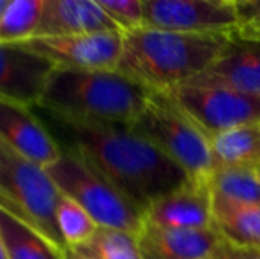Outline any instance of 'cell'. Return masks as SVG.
<instances>
[{
    "label": "cell",
    "mask_w": 260,
    "mask_h": 259,
    "mask_svg": "<svg viewBox=\"0 0 260 259\" xmlns=\"http://www.w3.org/2000/svg\"><path fill=\"white\" fill-rule=\"evenodd\" d=\"M161 94L207 138L241 126L260 125V94L202 85H177Z\"/></svg>",
    "instance_id": "obj_7"
},
{
    "label": "cell",
    "mask_w": 260,
    "mask_h": 259,
    "mask_svg": "<svg viewBox=\"0 0 260 259\" xmlns=\"http://www.w3.org/2000/svg\"><path fill=\"white\" fill-rule=\"evenodd\" d=\"M214 229L223 240L260 250V204L239 203L212 194Z\"/></svg>",
    "instance_id": "obj_16"
},
{
    "label": "cell",
    "mask_w": 260,
    "mask_h": 259,
    "mask_svg": "<svg viewBox=\"0 0 260 259\" xmlns=\"http://www.w3.org/2000/svg\"><path fill=\"white\" fill-rule=\"evenodd\" d=\"M45 0H7L0 16V43L21 45L36 38L41 23Z\"/></svg>",
    "instance_id": "obj_20"
},
{
    "label": "cell",
    "mask_w": 260,
    "mask_h": 259,
    "mask_svg": "<svg viewBox=\"0 0 260 259\" xmlns=\"http://www.w3.org/2000/svg\"><path fill=\"white\" fill-rule=\"evenodd\" d=\"M182 85L226 87L260 94V38H244L234 32L218 59Z\"/></svg>",
    "instance_id": "obj_11"
},
{
    "label": "cell",
    "mask_w": 260,
    "mask_h": 259,
    "mask_svg": "<svg viewBox=\"0 0 260 259\" xmlns=\"http://www.w3.org/2000/svg\"><path fill=\"white\" fill-rule=\"evenodd\" d=\"M0 259H9L7 257V249H6V243H4L2 231H0Z\"/></svg>",
    "instance_id": "obj_26"
},
{
    "label": "cell",
    "mask_w": 260,
    "mask_h": 259,
    "mask_svg": "<svg viewBox=\"0 0 260 259\" xmlns=\"http://www.w3.org/2000/svg\"><path fill=\"white\" fill-rule=\"evenodd\" d=\"M58 197L60 190L48 169L20 156L0 140V208L66 250L55 217Z\"/></svg>",
    "instance_id": "obj_4"
},
{
    "label": "cell",
    "mask_w": 260,
    "mask_h": 259,
    "mask_svg": "<svg viewBox=\"0 0 260 259\" xmlns=\"http://www.w3.org/2000/svg\"><path fill=\"white\" fill-rule=\"evenodd\" d=\"M120 32L98 0H45L39 36H76Z\"/></svg>",
    "instance_id": "obj_15"
},
{
    "label": "cell",
    "mask_w": 260,
    "mask_h": 259,
    "mask_svg": "<svg viewBox=\"0 0 260 259\" xmlns=\"http://www.w3.org/2000/svg\"><path fill=\"white\" fill-rule=\"evenodd\" d=\"M152 93L119 71L57 69L38 108L87 121L131 125Z\"/></svg>",
    "instance_id": "obj_3"
},
{
    "label": "cell",
    "mask_w": 260,
    "mask_h": 259,
    "mask_svg": "<svg viewBox=\"0 0 260 259\" xmlns=\"http://www.w3.org/2000/svg\"><path fill=\"white\" fill-rule=\"evenodd\" d=\"M229 38L142 27L124 34L117 71L151 93H163L206 71L218 59Z\"/></svg>",
    "instance_id": "obj_2"
},
{
    "label": "cell",
    "mask_w": 260,
    "mask_h": 259,
    "mask_svg": "<svg viewBox=\"0 0 260 259\" xmlns=\"http://www.w3.org/2000/svg\"><path fill=\"white\" fill-rule=\"evenodd\" d=\"M55 217H57V227L60 231L66 250L82 245L100 227L94 222V218L75 199L64 194H60V197H58Z\"/></svg>",
    "instance_id": "obj_22"
},
{
    "label": "cell",
    "mask_w": 260,
    "mask_h": 259,
    "mask_svg": "<svg viewBox=\"0 0 260 259\" xmlns=\"http://www.w3.org/2000/svg\"><path fill=\"white\" fill-rule=\"evenodd\" d=\"M144 27L181 34L232 36L239 21L234 0H144Z\"/></svg>",
    "instance_id": "obj_8"
},
{
    "label": "cell",
    "mask_w": 260,
    "mask_h": 259,
    "mask_svg": "<svg viewBox=\"0 0 260 259\" xmlns=\"http://www.w3.org/2000/svg\"><path fill=\"white\" fill-rule=\"evenodd\" d=\"M212 194L239 203L260 204V170L248 167L214 169L207 180Z\"/></svg>",
    "instance_id": "obj_21"
},
{
    "label": "cell",
    "mask_w": 260,
    "mask_h": 259,
    "mask_svg": "<svg viewBox=\"0 0 260 259\" xmlns=\"http://www.w3.org/2000/svg\"><path fill=\"white\" fill-rule=\"evenodd\" d=\"M60 194L75 199L100 227L138 235L145 224L144 210L78 155L62 149V156L48 169Z\"/></svg>",
    "instance_id": "obj_5"
},
{
    "label": "cell",
    "mask_w": 260,
    "mask_h": 259,
    "mask_svg": "<svg viewBox=\"0 0 260 259\" xmlns=\"http://www.w3.org/2000/svg\"><path fill=\"white\" fill-rule=\"evenodd\" d=\"M221 242L214 227L177 229L145 222L138 233L144 259H207Z\"/></svg>",
    "instance_id": "obj_14"
},
{
    "label": "cell",
    "mask_w": 260,
    "mask_h": 259,
    "mask_svg": "<svg viewBox=\"0 0 260 259\" xmlns=\"http://www.w3.org/2000/svg\"><path fill=\"white\" fill-rule=\"evenodd\" d=\"M66 254H68V252H66ZM68 259H73V257H69V256H68Z\"/></svg>",
    "instance_id": "obj_28"
},
{
    "label": "cell",
    "mask_w": 260,
    "mask_h": 259,
    "mask_svg": "<svg viewBox=\"0 0 260 259\" xmlns=\"http://www.w3.org/2000/svg\"><path fill=\"white\" fill-rule=\"evenodd\" d=\"M129 126L191 180L207 181L214 170L209 138L165 94L152 93L147 107Z\"/></svg>",
    "instance_id": "obj_6"
},
{
    "label": "cell",
    "mask_w": 260,
    "mask_h": 259,
    "mask_svg": "<svg viewBox=\"0 0 260 259\" xmlns=\"http://www.w3.org/2000/svg\"><path fill=\"white\" fill-rule=\"evenodd\" d=\"M73 259H144L138 235L112 227H98L87 242L68 250Z\"/></svg>",
    "instance_id": "obj_19"
},
{
    "label": "cell",
    "mask_w": 260,
    "mask_h": 259,
    "mask_svg": "<svg viewBox=\"0 0 260 259\" xmlns=\"http://www.w3.org/2000/svg\"><path fill=\"white\" fill-rule=\"evenodd\" d=\"M207 259H260V250L234 245V243L223 240Z\"/></svg>",
    "instance_id": "obj_25"
},
{
    "label": "cell",
    "mask_w": 260,
    "mask_h": 259,
    "mask_svg": "<svg viewBox=\"0 0 260 259\" xmlns=\"http://www.w3.org/2000/svg\"><path fill=\"white\" fill-rule=\"evenodd\" d=\"M237 11V34L260 38V0H234Z\"/></svg>",
    "instance_id": "obj_24"
},
{
    "label": "cell",
    "mask_w": 260,
    "mask_h": 259,
    "mask_svg": "<svg viewBox=\"0 0 260 259\" xmlns=\"http://www.w3.org/2000/svg\"><path fill=\"white\" fill-rule=\"evenodd\" d=\"M122 34L144 27V0H98Z\"/></svg>",
    "instance_id": "obj_23"
},
{
    "label": "cell",
    "mask_w": 260,
    "mask_h": 259,
    "mask_svg": "<svg viewBox=\"0 0 260 259\" xmlns=\"http://www.w3.org/2000/svg\"><path fill=\"white\" fill-rule=\"evenodd\" d=\"M55 66L21 45L0 43V101L38 108Z\"/></svg>",
    "instance_id": "obj_10"
},
{
    "label": "cell",
    "mask_w": 260,
    "mask_h": 259,
    "mask_svg": "<svg viewBox=\"0 0 260 259\" xmlns=\"http://www.w3.org/2000/svg\"><path fill=\"white\" fill-rule=\"evenodd\" d=\"M62 149L101 172L144 213L191 178L129 125L68 118L36 108Z\"/></svg>",
    "instance_id": "obj_1"
},
{
    "label": "cell",
    "mask_w": 260,
    "mask_h": 259,
    "mask_svg": "<svg viewBox=\"0 0 260 259\" xmlns=\"http://www.w3.org/2000/svg\"><path fill=\"white\" fill-rule=\"evenodd\" d=\"M0 140L23 158L50 169L62 148L36 108L0 101Z\"/></svg>",
    "instance_id": "obj_12"
},
{
    "label": "cell",
    "mask_w": 260,
    "mask_h": 259,
    "mask_svg": "<svg viewBox=\"0 0 260 259\" xmlns=\"http://www.w3.org/2000/svg\"><path fill=\"white\" fill-rule=\"evenodd\" d=\"M145 222L177 229L214 227L211 187L207 181L189 180L181 188L152 203L145 211Z\"/></svg>",
    "instance_id": "obj_13"
},
{
    "label": "cell",
    "mask_w": 260,
    "mask_h": 259,
    "mask_svg": "<svg viewBox=\"0 0 260 259\" xmlns=\"http://www.w3.org/2000/svg\"><path fill=\"white\" fill-rule=\"evenodd\" d=\"M6 6H7V0H0V16H2L4 9H6Z\"/></svg>",
    "instance_id": "obj_27"
},
{
    "label": "cell",
    "mask_w": 260,
    "mask_h": 259,
    "mask_svg": "<svg viewBox=\"0 0 260 259\" xmlns=\"http://www.w3.org/2000/svg\"><path fill=\"white\" fill-rule=\"evenodd\" d=\"M30 52L45 57L57 69L117 71L124 46L122 32L76 36H39L21 43Z\"/></svg>",
    "instance_id": "obj_9"
},
{
    "label": "cell",
    "mask_w": 260,
    "mask_h": 259,
    "mask_svg": "<svg viewBox=\"0 0 260 259\" xmlns=\"http://www.w3.org/2000/svg\"><path fill=\"white\" fill-rule=\"evenodd\" d=\"M0 231L9 259H68L66 250L4 208H0Z\"/></svg>",
    "instance_id": "obj_17"
},
{
    "label": "cell",
    "mask_w": 260,
    "mask_h": 259,
    "mask_svg": "<svg viewBox=\"0 0 260 259\" xmlns=\"http://www.w3.org/2000/svg\"><path fill=\"white\" fill-rule=\"evenodd\" d=\"M214 169L248 167L260 170V125L241 126L209 138Z\"/></svg>",
    "instance_id": "obj_18"
}]
</instances>
